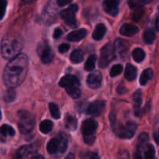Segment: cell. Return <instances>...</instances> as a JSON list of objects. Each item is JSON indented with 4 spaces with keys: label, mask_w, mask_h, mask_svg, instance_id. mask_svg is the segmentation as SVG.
Here are the masks:
<instances>
[{
    "label": "cell",
    "mask_w": 159,
    "mask_h": 159,
    "mask_svg": "<svg viewBox=\"0 0 159 159\" xmlns=\"http://www.w3.org/2000/svg\"><path fill=\"white\" fill-rule=\"evenodd\" d=\"M120 159H128L129 158V155L128 153H127L126 151H124L122 153L120 154V156H119Z\"/></svg>",
    "instance_id": "f6af8a7d"
},
{
    "label": "cell",
    "mask_w": 159,
    "mask_h": 159,
    "mask_svg": "<svg viewBox=\"0 0 159 159\" xmlns=\"http://www.w3.org/2000/svg\"><path fill=\"white\" fill-rule=\"evenodd\" d=\"M28 71V58L20 54L10 59L3 72V82L9 88H15L24 81Z\"/></svg>",
    "instance_id": "6da1fadb"
},
{
    "label": "cell",
    "mask_w": 159,
    "mask_h": 159,
    "mask_svg": "<svg viewBox=\"0 0 159 159\" xmlns=\"http://www.w3.org/2000/svg\"><path fill=\"white\" fill-rule=\"evenodd\" d=\"M53 127H54V124L52 121L48 120H45L42 121L40 124V130L42 133L43 134H48L52 130Z\"/></svg>",
    "instance_id": "cb8c5ba5"
},
{
    "label": "cell",
    "mask_w": 159,
    "mask_h": 159,
    "mask_svg": "<svg viewBox=\"0 0 159 159\" xmlns=\"http://www.w3.org/2000/svg\"><path fill=\"white\" fill-rule=\"evenodd\" d=\"M35 152V148L33 145L23 146L19 149L16 154V158L18 159H27L28 156Z\"/></svg>",
    "instance_id": "5bb4252c"
},
{
    "label": "cell",
    "mask_w": 159,
    "mask_h": 159,
    "mask_svg": "<svg viewBox=\"0 0 159 159\" xmlns=\"http://www.w3.org/2000/svg\"><path fill=\"white\" fill-rule=\"evenodd\" d=\"M158 9H159V6H158Z\"/></svg>",
    "instance_id": "9f6ffc18"
},
{
    "label": "cell",
    "mask_w": 159,
    "mask_h": 159,
    "mask_svg": "<svg viewBox=\"0 0 159 159\" xmlns=\"http://www.w3.org/2000/svg\"><path fill=\"white\" fill-rule=\"evenodd\" d=\"M49 109L50 111H51V116H53V118L54 119H59L61 116V113H60V110H59L58 107H57L56 104L51 103L49 104Z\"/></svg>",
    "instance_id": "1f68e13d"
},
{
    "label": "cell",
    "mask_w": 159,
    "mask_h": 159,
    "mask_svg": "<svg viewBox=\"0 0 159 159\" xmlns=\"http://www.w3.org/2000/svg\"><path fill=\"white\" fill-rule=\"evenodd\" d=\"M134 159H142V156H141V151L137 149L136 153L134 155Z\"/></svg>",
    "instance_id": "bcb514c9"
},
{
    "label": "cell",
    "mask_w": 159,
    "mask_h": 159,
    "mask_svg": "<svg viewBox=\"0 0 159 159\" xmlns=\"http://www.w3.org/2000/svg\"><path fill=\"white\" fill-rule=\"evenodd\" d=\"M67 91V93L71 96L73 99H79L81 96V91L79 89V86L71 87V88L65 89Z\"/></svg>",
    "instance_id": "4dcf8cb0"
},
{
    "label": "cell",
    "mask_w": 159,
    "mask_h": 159,
    "mask_svg": "<svg viewBox=\"0 0 159 159\" xmlns=\"http://www.w3.org/2000/svg\"><path fill=\"white\" fill-rule=\"evenodd\" d=\"M132 56H133V58L135 61L140 63L145 57V52L144 51V50L138 48L134 50L133 53H132Z\"/></svg>",
    "instance_id": "d4e9b609"
},
{
    "label": "cell",
    "mask_w": 159,
    "mask_h": 159,
    "mask_svg": "<svg viewBox=\"0 0 159 159\" xmlns=\"http://www.w3.org/2000/svg\"><path fill=\"white\" fill-rule=\"evenodd\" d=\"M13 159H18V158H16V157H15V158H14Z\"/></svg>",
    "instance_id": "11a10c76"
},
{
    "label": "cell",
    "mask_w": 159,
    "mask_h": 159,
    "mask_svg": "<svg viewBox=\"0 0 159 159\" xmlns=\"http://www.w3.org/2000/svg\"><path fill=\"white\" fill-rule=\"evenodd\" d=\"M86 34H87L86 30L82 28V29L72 31L71 33H70V34L68 35V37H67V38H68V40H69V41H73V42L79 41V40H82V39L86 36Z\"/></svg>",
    "instance_id": "9a60e30c"
},
{
    "label": "cell",
    "mask_w": 159,
    "mask_h": 159,
    "mask_svg": "<svg viewBox=\"0 0 159 159\" xmlns=\"http://www.w3.org/2000/svg\"><path fill=\"white\" fill-rule=\"evenodd\" d=\"M154 75V71L151 68H148L145 69L141 74V77H140V83L141 85H145L148 83L149 80L153 78Z\"/></svg>",
    "instance_id": "ffe728a7"
},
{
    "label": "cell",
    "mask_w": 159,
    "mask_h": 159,
    "mask_svg": "<svg viewBox=\"0 0 159 159\" xmlns=\"http://www.w3.org/2000/svg\"><path fill=\"white\" fill-rule=\"evenodd\" d=\"M15 98H16L15 91H14L12 88H10L9 90L6 91V93H5L3 99H4V100L6 101V102H11L15 99Z\"/></svg>",
    "instance_id": "836d02e7"
},
{
    "label": "cell",
    "mask_w": 159,
    "mask_h": 159,
    "mask_svg": "<svg viewBox=\"0 0 159 159\" xmlns=\"http://www.w3.org/2000/svg\"><path fill=\"white\" fill-rule=\"evenodd\" d=\"M65 127L70 130H75L77 128L78 126V121L75 116H66L65 119Z\"/></svg>",
    "instance_id": "7402d4cb"
},
{
    "label": "cell",
    "mask_w": 159,
    "mask_h": 159,
    "mask_svg": "<svg viewBox=\"0 0 159 159\" xmlns=\"http://www.w3.org/2000/svg\"><path fill=\"white\" fill-rule=\"evenodd\" d=\"M110 121H111L112 126L116 124V116L113 113H110Z\"/></svg>",
    "instance_id": "7dc6e473"
},
{
    "label": "cell",
    "mask_w": 159,
    "mask_h": 159,
    "mask_svg": "<svg viewBox=\"0 0 159 159\" xmlns=\"http://www.w3.org/2000/svg\"><path fill=\"white\" fill-rule=\"evenodd\" d=\"M107 32V28L102 23H99L96 26L94 30V32L93 34V37L96 40H100L103 38Z\"/></svg>",
    "instance_id": "e0dca14e"
},
{
    "label": "cell",
    "mask_w": 159,
    "mask_h": 159,
    "mask_svg": "<svg viewBox=\"0 0 159 159\" xmlns=\"http://www.w3.org/2000/svg\"><path fill=\"white\" fill-rule=\"evenodd\" d=\"M47 150H48V153L51 155L59 153L60 152V140H59L58 137L56 138H52L48 142V145H47Z\"/></svg>",
    "instance_id": "2e32d148"
},
{
    "label": "cell",
    "mask_w": 159,
    "mask_h": 159,
    "mask_svg": "<svg viewBox=\"0 0 159 159\" xmlns=\"http://www.w3.org/2000/svg\"><path fill=\"white\" fill-rule=\"evenodd\" d=\"M87 157H88V159H100L99 155L96 153H94V152H89Z\"/></svg>",
    "instance_id": "7bdbcfd3"
},
{
    "label": "cell",
    "mask_w": 159,
    "mask_h": 159,
    "mask_svg": "<svg viewBox=\"0 0 159 159\" xmlns=\"http://www.w3.org/2000/svg\"><path fill=\"white\" fill-rule=\"evenodd\" d=\"M152 1V0H142V2L144 4H148V3H150Z\"/></svg>",
    "instance_id": "f5cc1de1"
},
{
    "label": "cell",
    "mask_w": 159,
    "mask_h": 159,
    "mask_svg": "<svg viewBox=\"0 0 159 159\" xmlns=\"http://www.w3.org/2000/svg\"><path fill=\"white\" fill-rule=\"evenodd\" d=\"M148 141V135L146 133H142L140 134L139 138H138V146H137V149L141 151L144 148V146L147 144Z\"/></svg>",
    "instance_id": "4316f807"
},
{
    "label": "cell",
    "mask_w": 159,
    "mask_h": 159,
    "mask_svg": "<svg viewBox=\"0 0 159 159\" xmlns=\"http://www.w3.org/2000/svg\"><path fill=\"white\" fill-rule=\"evenodd\" d=\"M96 55H95V54L90 55L85 64V69L88 71H93L95 68V65H96Z\"/></svg>",
    "instance_id": "484cf974"
},
{
    "label": "cell",
    "mask_w": 159,
    "mask_h": 159,
    "mask_svg": "<svg viewBox=\"0 0 159 159\" xmlns=\"http://www.w3.org/2000/svg\"><path fill=\"white\" fill-rule=\"evenodd\" d=\"M127 89H126L125 86L123 85H119V87H118L117 89V92L120 93V94H124V93H127Z\"/></svg>",
    "instance_id": "ee69618b"
},
{
    "label": "cell",
    "mask_w": 159,
    "mask_h": 159,
    "mask_svg": "<svg viewBox=\"0 0 159 159\" xmlns=\"http://www.w3.org/2000/svg\"><path fill=\"white\" fill-rule=\"evenodd\" d=\"M102 75L99 71H94L89 75L87 78V84L91 89H98L102 83Z\"/></svg>",
    "instance_id": "7c38bea8"
},
{
    "label": "cell",
    "mask_w": 159,
    "mask_h": 159,
    "mask_svg": "<svg viewBox=\"0 0 159 159\" xmlns=\"http://www.w3.org/2000/svg\"><path fill=\"white\" fill-rule=\"evenodd\" d=\"M155 150L152 144H148L147 146V149L144 153V159H154L155 158Z\"/></svg>",
    "instance_id": "d6a6232c"
},
{
    "label": "cell",
    "mask_w": 159,
    "mask_h": 159,
    "mask_svg": "<svg viewBox=\"0 0 159 159\" xmlns=\"http://www.w3.org/2000/svg\"><path fill=\"white\" fill-rule=\"evenodd\" d=\"M72 0H57V3L59 6H65L69 4Z\"/></svg>",
    "instance_id": "b9f144b4"
},
{
    "label": "cell",
    "mask_w": 159,
    "mask_h": 159,
    "mask_svg": "<svg viewBox=\"0 0 159 159\" xmlns=\"http://www.w3.org/2000/svg\"><path fill=\"white\" fill-rule=\"evenodd\" d=\"M37 53H38L42 62L44 64L51 63L54 58V52L51 48L44 42H42L38 46Z\"/></svg>",
    "instance_id": "52a82bcc"
},
{
    "label": "cell",
    "mask_w": 159,
    "mask_h": 159,
    "mask_svg": "<svg viewBox=\"0 0 159 159\" xmlns=\"http://www.w3.org/2000/svg\"><path fill=\"white\" fill-rule=\"evenodd\" d=\"M127 47L128 46H127V41L119 39L115 43V52H117L119 54H123V53H124L127 50Z\"/></svg>",
    "instance_id": "603a6c76"
},
{
    "label": "cell",
    "mask_w": 159,
    "mask_h": 159,
    "mask_svg": "<svg viewBox=\"0 0 159 159\" xmlns=\"http://www.w3.org/2000/svg\"><path fill=\"white\" fill-rule=\"evenodd\" d=\"M143 13H144V10H143L142 7L138 8V9H135V11L134 12L133 14V20L134 21H138V20H140L141 16H142Z\"/></svg>",
    "instance_id": "74e56055"
},
{
    "label": "cell",
    "mask_w": 159,
    "mask_h": 159,
    "mask_svg": "<svg viewBox=\"0 0 159 159\" xmlns=\"http://www.w3.org/2000/svg\"><path fill=\"white\" fill-rule=\"evenodd\" d=\"M71 61L74 64H79L82 62L84 59V53L82 50L76 49L71 53L70 56Z\"/></svg>",
    "instance_id": "44dd1931"
},
{
    "label": "cell",
    "mask_w": 159,
    "mask_h": 159,
    "mask_svg": "<svg viewBox=\"0 0 159 159\" xmlns=\"http://www.w3.org/2000/svg\"><path fill=\"white\" fill-rule=\"evenodd\" d=\"M115 48L114 45L112 43H108L102 48L101 54L99 59V65L100 68H104L108 66L110 61H113L115 57Z\"/></svg>",
    "instance_id": "5b68a950"
},
{
    "label": "cell",
    "mask_w": 159,
    "mask_h": 159,
    "mask_svg": "<svg viewBox=\"0 0 159 159\" xmlns=\"http://www.w3.org/2000/svg\"><path fill=\"white\" fill-rule=\"evenodd\" d=\"M65 159H75V155L73 153H69Z\"/></svg>",
    "instance_id": "f907efd6"
},
{
    "label": "cell",
    "mask_w": 159,
    "mask_h": 159,
    "mask_svg": "<svg viewBox=\"0 0 159 159\" xmlns=\"http://www.w3.org/2000/svg\"><path fill=\"white\" fill-rule=\"evenodd\" d=\"M106 107L105 101L96 100L89 105L87 110V113L90 116H98L102 113L104 108Z\"/></svg>",
    "instance_id": "ba28073f"
},
{
    "label": "cell",
    "mask_w": 159,
    "mask_h": 159,
    "mask_svg": "<svg viewBox=\"0 0 159 159\" xmlns=\"http://www.w3.org/2000/svg\"><path fill=\"white\" fill-rule=\"evenodd\" d=\"M23 48L22 40L17 36H6L1 42L2 55L6 59H12L20 54Z\"/></svg>",
    "instance_id": "7a4b0ae2"
},
{
    "label": "cell",
    "mask_w": 159,
    "mask_h": 159,
    "mask_svg": "<svg viewBox=\"0 0 159 159\" xmlns=\"http://www.w3.org/2000/svg\"><path fill=\"white\" fill-rule=\"evenodd\" d=\"M62 35V30L61 28H56L54 32V38L58 39Z\"/></svg>",
    "instance_id": "60d3db41"
},
{
    "label": "cell",
    "mask_w": 159,
    "mask_h": 159,
    "mask_svg": "<svg viewBox=\"0 0 159 159\" xmlns=\"http://www.w3.org/2000/svg\"><path fill=\"white\" fill-rule=\"evenodd\" d=\"M139 30L137 26L134 24H130V23H125L121 26L120 30V33L123 36L126 37H133L136 34H138Z\"/></svg>",
    "instance_id": "4fadbf2b"
},
{
    "label": "cell",
    "mask_w": 159,
    "mask_h": 159,
    "mask_svg": "<svg viewBox=\"0 0 159 159\" xmlns=\"http://www.w3.org/2000/svg\"><path fill=\"white\" fill-rule=\"evenodd\" d=\"M84 141L85 144H89V145H92L95 141V136L94 135H87V136H84Z\"/></svg>",
    "instance_id": "f35d334b"
},
{
    "label": "cell",
    "mask_w": 159,
    "mask_h": 159,
    "mask_svg": "<svg viewBox=\"0 0 159 159\" xmlns=\"http://www.w3.org/2000/svg\"><path fill=\"white\" fill-rule=\"evenodd\" d=\"M137 72H138V70L133 65L127 64V67H126L124 76H125L126 79H127L128 81H133L136 79Z\"/></svg>",
    "instance_id": "ac0fdd59"
},
{
    "label": "cell",
    "mask_w": 159,
    "mask_h": 159,
    "mask_svg": "<svg viewBox=\"0 0 159 159\" xmlns=\"http://www.w3.org/2000/svg\"><path fill=\"white\" fill-rule=\"evenodd\" d=\"M19 114V129L23 134H26L32 131L35 124L34 116L26 110H20Z\"/></svg>",
    "instance_id": "3957f363"
},
{
    "label": "cell",
    "mask_w": 159,
    "mask_h": 159,
    "mask_svg": "<svg viewBox=\"0 0 159 159\" xmlns=\"http://www.w3.org/2000/svg\"><path fill=\"white\" fill-rule=\"evenodd\" d=\"M0 134H2L3 136H8L9 135V136L12 137L15 135V130L10 126L4 124V125L0 127Z\"/></svg>",
    "instance_id": "f1b7e54d"
},
{
    "label": "cell",
    "mask_w": 159,
    "mask_h": 159,
    "mask_svg": "<svg viewBox=\"0 0 159 159\" xmlns=\"http://www.w3.org/2000/svg\"><path fill=\"white\" fill-rule=\"evenodd\" d=\"M142 4H144L142 0H128V5L130 8L133 9H138L142 7Z\"/></svg>",
    "instance_id": "d590c367"
},
{
    "label": "cell",
    "mask_w": 159,
    "mask_h": 159,
    "mask_svg": "<svg viewBox=\"0 0 159 159\" xmlns=\"http://www.w3.org/2000/svg\"><path fill=\"white\" fill-rule=\"evenodd\" d=\"M154 138H155V141H156L157 144L159 145V130L155 133V134H154Z\"/></svg>",
    "instance_id": "c3c4849f"
},
{
    "label": "cell",
    "mask_w": 159,
    "mask_h": 159,
    "mask_svg": "<svg viewBox=\"0 0 159 159\" xmlns=\"http://www.w3.org/2000/svg\"><path fill=\"white\" fill-rule=\"evenodd\" d=\"M98 127L96 121L93 119H88L84 121L82 124V132L84 136L87 135H94L95 132Z\"/></svg>",
    "instance_id": "9c48e42d"
},
{
    "label": "cell",
    "mask_w": 159,
    "mask_h": 159,
    "mask_svg": "<svg viewBox=\"0 0 159 159\" xmlns=\"http://www.w3.org/2000/svg\"><path fill=\"white\" fill-rule=\"evenodd\" d=\"M59 85L65 89H68L71 88V87L79 86L80 82L75 76L68 75H65L63 78H61V79L59 82Z\"/></svg>",
    "instance_id": "8fae6325"
},
{
    "label": "cell",
    "mask_w": 159,
    "mask_h": 159,
    "mask_svg": "<svg viewBox=\"0 0 159 159\" xmlns=\"http://www.w3.org/2000/svg\"><path fill=\"white\" fill-rule=\"evenodd\" d=\"M77 5H71L68 8L64 9L61 12V17L65 21V23L71 27H76L77 26V21H76L75 15L78 11Z\"/></svg>",
    "instance_id": "8992f818"
},
{
    "label": "cell",
    "mask_w": 159,
    "mask_h": 159,
    "mask_svg": "<svg viewBox=\"0 0 159 159\" xmlns=\"http://www.w3.org/2000/svg\"><path fill=\"white\" fill-rule=\"evenodd\" d=\"M123 66L121 65H115L110 70V76L111 77H116L122 73Z\"/></svg>",
    "instance_id": "e575fe53"
},
{
    "label": "cell",
    "mask_w": 159,
    "mask_h": 159,
    "mask_svg": "<svg viewBox=\"0 0 159 159\" xmlns=\"http://www.w3.org/2000/svg\"><path fill=\"white\" fill-rule=\"evenodd\" d=\"M6 6H7V2L6 0H0V20L3 18L6 13Z\"/></svg>",
    "instance_id": "8d00e7d4"
},
{
    "label": "cell",
    "mask_w": 159,
    "mask_h": 159,
    "mask_svg": "<svg viewBox=\"0 0 159 159\" xmlns=\"http://www.w3.org/2000/svg\"><path fill=\"white\" fill-rule=\"evenodd\" d=\"M155 37H156V36H155V32L149 30H147L144 32V37L143 38H144V42L146 43H148V44H152L154 42V40H155Z\"/></svg>",
    "instance_id": "f546056e"
},
{
    "label": "cell",
    "mask_w": 159,
    "mask_h": 159,
    "mask_svg": "<svg viewBox=\"0 0 159 159\" xmlns=\"http://www.w3.org/2000/svg\"><path fill=\"white\" fill-rule=\"evenodd\" d=\"M134 102V109H135V113L138 115V112L140 111L141 109V103H142V93L140 89L135 92L133 96Z\"/></svg>",
    "instance_id": "d6986e66"
},
{
    "label": "cell",
    "mask_w": 159,
    "mask_h": 159,
    "mask_svg": "<svg viewBox=\"0 0 159 159\" xmlns=\"http://www.w3.org/2000/svg\"><path fill=\"white\" fill-rule=\"evenodd\" d=\"M59 140H60V152L59 153L62 154L66 151L68 147V139L65 134L61 133L58 135Z\"/></svg>",
    "instance_id": "83f0119b"
},
{
    "label": "cell",
    "mask_w": 159,
    "mask_h": 159,
    "mask_svg": "<svg viewBox=\"0 0 159 159\" xmlns=\"http://www.w3.org/2000/svg\"><path fill=\"white\" fill-rule=\"evenodd\" d=\"M69 48H70L69 44H68V43H63V44H61L59 46L58 51H59V52L63 54V53L67 52V51L69 50Z\"/></svg>",
    "instance_id": "ab89813d"
},
{
    "label": "cell",
    "mask_w": 159,
    "mask_h": 159,
    "mask_svg": "<svg viewBox=\"0 0 159 159\" xmlns=\"http://www.w3.org/2000/svg\"><path fill=\"white\" fill-rule=\"evenodd\" d=\"M30 159H44V157L43 155H34Z\"/></svg>",
    "instance_id": "681fc988"
},
{
    "label": "cell",
    "mask_w": 159,
    "mask_h": 159,
    "mask_svg": "<svg viewBox=\"0 0 159 159\" xmlns=\"http://www.w3.org/2000/svg\"><path fill=\"white\" fill-rule=\"evenodd\" d=\"M156 28L159 30V17H158L156 20Z\"/></svg>",
    "instance_id": "816d5d0a"
},
{
    "label": "cell",
    "mask_w": 159,
    "mask_h": 159,
    "mask_svg": "<svg viewBox=\"0 0 159 159\" xmlns=\"http://www.w3.org/2000/svg\"><path fill=\"white\" fill-rule=\"evenodd\" d=\"M119 0H104L103 9L105 12L112 16H116L119 12Z\"/></svg>",
    "instance_id": "30bf717a"
},
{
    "label": "cell",
    "mask_w": 159,
    "mask_h": 159,
    "mask_svg": "<svg viewBox=\"0 0 159 159\" xmlns=\"http://www.w3.org/2000/svg\"><path fill=\"white\" fill-rule=\"evenodd\" d=\"M113 131L118 137L124 139H130L133 138L137 130V124L134 122H128L126 125L115 124L112 126Z\"/></svg>",
    "instance_id": "277c9868"
},
{
    "label": "cell",
    "mask_w": 159,
    "mask_h": 159,
    "mask_svg": "<svg viewBox=\"0 0 159 159\" xmlns=\"http://www.w3.org/2000/svg\"><path fill=\"white\" fill-rule=\"evenodd\" d=\"M1 116H2V114H1V111H0V120H1Z\"/></svg>",
    "instance_id": "db71d44e"
}]
</instances>
